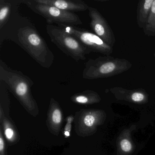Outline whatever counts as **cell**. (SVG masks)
<instances>
[{"mask_svg":"<svg viewBox=\"0 0 155 155\" xmlns=\"http://www.w3.org/2000/svg\"><path fill=\"white\" fill-rule=\"evenodd\" d=\"M0 81L18 99L21 103L31 110L37 108V103L31 92L34 85L33 81L22 72L10 68L0 60Z\"/></svg>","mask_w":155,"mask_h":155,"instance_id":"2","label":"cell"},{"mask_svg":"<svg viewBox=\"0 0 155 155\" xmlns=\"http://www.w3.org/2000/svg\"><path fill=\"white\" fill-rule=\"evenodd\" d=\"M46 31L52 43L67 56L75 61L85 60L86 55L91 52L78 40L66 32L61 27L47 24Z\"/></svg>","mask_w":155,"mask_h":155,"instance_id":"4","label":"cell"},{"mask_svg":"<svg viewBox=\"0 0 155 155\" xmlns=\"http://www.w3.org/2000/svg\"><path fill=\"white\" fill-rule=\"evenodd\" d=\"M14 10L8 22L0 30V46L5 40L18 45L42 68L52 66L55 56L30 19Z\"/></svg>","mask_w":155,"mask_h":155,"instance_id":"1","label":"cell"},{"mask_svg":"<svg viewBox=\"0 0 155 155\" xmlns=\"http://www.w3.org/2000/svg\"><path fill=\"white\" fill-rule=\"evenodd\" d=\"M71 99L76 103L88 104L98 101L99 99V96L93 91L87 90L75 94Z\"/></svg>","mask_w":155,"mask_h":155,"instance_id":"11","label":"cell"},{"mask_svg":"<svg viewBox=\"0 0 155 155\" xmlns=\"http://www.w3.org/2000/svg\"><path fill=\"white\" fill-rule=\"evenodd\" d=\"M22 3L36 14L44 18L48 24L56 23L59 27H62L78 26L83 23L79 17L74 12L37 3L35 0H22Z\"/></svg>","mask_w":155,"mask_h":155,"instance_id":"5","label":"cell"},{"mask_svg":"<svg viewBox=\"0 0 155 155\" xmlns=\"http://www.w3.org/2000/svg\"><path fill=\"white\" fill-rule=\"evenodd\" d=\"M66 32L76 38L91 52L109 56L113 52V48L104 42L95 33L76 26L61 27Z\"/></svg>","mask_w":155,"mask_h":155,"instance_id":"6","label":"cell"},{"mask_svg":"<svg viewBox=\"0 0 155 155\" xmlns=\"http://www.w3.org/2000/svg\"><path fill=\"white\" fill-rule=\"evenodd\" d=\"M0 135V155H4L5 152V142L2 137V132L1 130Z\"/></svg>","mask_w":155,"mask_h":155,"instance_id":"17","label":"cell"},{"mask_svg":"<svg viewBox=\"0 0 155 155\" xmlns=\"http://www.w3.org/2000/svg\"><path fill=\"white\" fill-rule=\"evenodd\" d=\"M64 134H65V136L68 137H69L70 133L69 132H68V131H65V133H64Z\"/></svg>","mask_w":155,"mask_h":155,"instance_id":"18","label":"cell"},{"mask_svg":"<svg viewBox=\"0 0 155 155\" xmlns=\"http://www.w3.org/2000/svg\"><path fill=\"white\" fill-rule=\"evenodd\" d=\"M4 134L7 140L9 141H13L16 137L15 130L8 124L5 125L4 127Z\"/></svg>","mask_w":155,"mask_h":155,"instance_id":"14","label":"cell"},{"mask_svg":"<svg viewBox=\"0 0 155 155\" xmlns=\"http://www.w3.org/2000/svg\"><path fill=\"white\" fill-rule=\"evenodd\" d=\"M50 104L51 121L53 126L58 127L60 126L62 121V113L59 107L58 102L51 99Z\"/></svg>","mask_w":155,"mask_h":155,"instance_id":"13","label":"cell"},{"mask_svg":"<svg viewBox=\"0 0 155 155\" xmlns=\"http://www.w3.org/2000/svg\"><path fill=\"white\" fill-rule=\"evenodd\" d=\"M35 1L72 12L88 10L90 8L86 2L81 0H35Z\"/></svg>","mask_w":155,"mask_h":155,"instance_id":"8","label":"cell"},{"mask_svg":"<svg viewBox=\"0 0 155 155\" xmlns=\"http://www.w3.org/2000/svg\"><path fill=\"white\" fill-rule=\"evenodd\" d=\"M143 30L145 35L148 37H155V0L153 2L150 13Z\"/></svg>","mask_w":155,"mask_h":155,"instance_id":"12","label":"cell"},{"mask_svg":"<svg viewBox=\"0 0 155 155\" xmlns=\"http://www.w3.org/2000/svg\"><path fill=\"white\" fill-rule=\"evenodd\" d=\"M154 0H140L137 9V23L140 28L143 29L150 13Z\"/></svg>","mask_w":155,"mask_h":155,"instance_id":"10","label":"cell"},{"mask_svg":"<svg viewBox=\"0 0 155 155\" xmlns=\"http://www.w3.org/2000/svg\"><path fill=\"white\" fill-rule=\"evenodd\" d=\"M120 147L122 150L126 152L130 151L132 148L131 143L127 139H124L120 141Z\"/></svg>","mask_w":155,"mask_h":155,"instance_id":"16","label":"cell"},{"mask_svg":"<svg viewBox=\"0 0 155 155\" xmlns=\"http://www.w3.org/2000/svg\"><path fill=\"white\" fill-rule=\"evenodd\" d=\"M88 11L91 19L90 25L95 34L113 48L116 43V38L107 21L95 8L90 7Z\"/></svg>","mask_w":155,"mask_h":155,"instance_id":"7","label":"cell"},{"mask_svg":"<svg viewBox=\"0 0 155 155\" xmlns=\"http://www.w3.org/2000/svg\"><path fill=\"white\" fill-rule=\"evenodd\" d=\"M22 4V0H0V30L7 24L14 10Z\"/></svg>","mask_w":155,"mask_h":155,"instance_id":"9","label":"cell"},{"mask_svg":"<svg viewBox=\"0 0 155 155\" xmlns=\"http://www.w3.org/2000/svg\"><path fill=\"white\" fill-rule=\"evenodd\" d=\"M82 124L85 127H91L94 125L95 122V117L91 114L84 115L82 120Z\"/></svg>","mask_w":155,"mask_h":155,"instance_id":"15","label":"cell"},{"mask_svg":"<svg viewBox=\"0 0 155 155\" xmlns=\"http://www.w3.org/2000/svg\"><path fill=\"white\" fill-rule=\"evenodd\" d=\"M132 66L126 59L100 56L94 59H90L85 63L82 78L94 80L114 77L129 70Z\"/></svg>","mask_w":155,"mask_h":155,"instance_id":"3","label":"cell"}]
</instances>
